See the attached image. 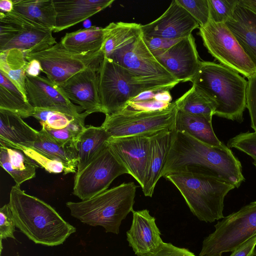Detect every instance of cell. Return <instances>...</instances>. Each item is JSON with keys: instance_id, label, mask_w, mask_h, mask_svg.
<instances>
[{"instance_id": "1", "label": "cell", "mask_w": 256, "mask_h": 256, "mask_svg": "<svg viewBox=\"0 0 256 256\" xmlns=\"http://www.w3.org/2000/svg\"><path fill=\"white\" fill-rule=\"evenodd\" d=\"M176 172L212 176L236 188L245 180L241 162L227 146H212L174 130L162 177Z\"/></svg>"}, {"instance_id": "2", "label": "cell", "mask_w": 256, "mask_h": 256, "mask_svg": "<svg viewBox=\"0 0 256 256\" xmlns=\"http://www.w3.org/2000/svg\"><path fill=\"white\" fill-rule=\"evenodd\" d=\"M16 226L35 244L53 246L62 244L76 231L50 204L12 186L8 203Z\"/></svg>"}, {"instance_id": "3", "label": "cell", "mask_w": 256, "mask_h": 256, "mask_svg": "<svg viewBox=\"0 0 256 256\" xmlns=\"http://www.w3.org/2000/svg\"><path fill=\"white\" fill-rule=\"evenodd\" d=\"M191 82L214 105V115L241 123L248 82L237 72L212 62L202 61Z\"/></svg>"}, {"instance_id": "4", "label": "cell", "mask_w": 256, "mask_h": 256, "mask_svg": "<svg viewBox=\"0 0 256 256\" xmlns=\"http://www.w3.org/2000/svg\"><path fill=\"white\" fill-rule=\"evenodd\" d=\"M99 94L103 113L122 110L128 102L148 90H170L180 82L175 78L141 76L104 56L98 71Z\"/></svg>"}, {"instance_id": "5", "label": "cell", "mask_w": 256, "mask_h": 256, "mask_svg": "<svg viewBox=\"0 0 256 256\" xmlns=\"http://www.w3.org/2000/svg\"><path fill=\"white\" fill-rule=\"evenodd\" d=\"M136 188L134 182H123L90 199L68 202L66 206L71 216L82 223L118 234L122 221L134 210Z\"/></svg>"}, {"instance_id": "6", "label": "cell", "mask_w": 256, "mask_h": 256, "mask_svg": "<svg viewBox=\"0 0 256 256\" xmlns=\"http://www.w3.org/2000/svg\"><path fill=\"white\" fill-rule=\"evenodd\" d=\"M164 178L178 188L192 214L206 222L224 218V198L236 188L217 178L190 172H173Z\"/></svg>"}, {"instance_id": "7", "label": "cell", "mask_w": 256, "mask_h": 256, "mask_svg": "<svg viewBox=\"0 0 256 256\" xmlns=\"http://www.w3.org/2000/svg\"><path fill=\"white\" fill-rule=\"evenodd\" d=\"M206 237L199 256H222L256 234V200L224 216Z\"/></svg>"}, {"instance_id": "8", "label": "cell", "mask_w": 256, "mask_h": 256, "mask_svg": "<svg viewBox=\"0 0 256 256\" xmlns=\"http://www.w3.org/2000/svg\"><path fill=\"white\" fill-rule=\"evenodd\" d=\"M178 108L175 102L167 108L150 112L122 110L106 115L101 125L111 137L150 134L174 130Z\"/></svg>"}, {"instance_id": "9", "label": "cell", "mask_w": 256, "mask_h": 256, "mask_svg": "<svg viewBox=\"0 0 256 256\" xmlns=\"http://www.w3.org/2000/svg\"><path fill=\"white\" fill-rule=\"evenodd\" d=\"M52 32L14 10L0 12V52L14 48L24 54L43 50L57 43Z\"/></svg>"}, {"instance_id": "10", "label": "cell", "mask_w": 256, "mask_h": 256, "mask_svg": "<svg viewBox=\"0 0 256 256\" xmlns=\"http://www.w3.org/2000/svg\"><path fill=\"white\" fill-rule=\"evenodd\" d=\"M28 61L36 60L46 77L58 84L66 81L74 74L87 68L99 70L104 54L102 49L86 54L69 51L60 42L43 50L25 54Z\"/></svg>"}, {"instance_id": "11", "label": "cell", "mask_w": 256, "mask_h": 256, "mask_svg": "<svg viewBox=\"0 0 256 256\" xmlns=\"http://www.w3.org/2000/svg\"><path fill=\"white\" fill-rule=\"evenodd\" d=\"M199 29L204 46L220 64L247 78L256 73V66L224 23L210 20Z\"/></svg>"}, {"instance_id": "12", "label": "cell", "mask_w": 256, "mask_h": 256, "mask_svg": "<svg viewBox=\"0 0 256 256\" xmlns=\"http://www.w3.org/2000/svg\"><path fill=\"white\" fill-rule=\"evenodd\" d=\"M128 174L108 146L74 176L73 194L85 200L108 189L118 176Z\"/></svg>"}, {"instance_id": "13", "label": "cell", "mask_w": 256, "mask_h": 256, "mask_svg": "<svg viewBox=\"0 0 256 256\" xmlns=\"http://www.w3.org/2000/svg\"><path fill=\"white\" fill-rule=\"evenodd\" d=\"M156 134L110 137L106 142L111 152L142 188L147 170L152 138Z\"/></svg>"}, {"instance_id": "14", "label": "cell", "mask_w": 256, "mask_h": 256, "mask_svg": "<svg viewBox=\"0 0 256 256\" xmlns=\"http://www.w3.org/2000/svg\"><path fill=\"white\" fill-rule=\"evenodd\" d=\"M106 58L139 76L175 78L149 50L142 32Z\"/></svg>"}, {"instance_id": "15", "label": "cell", "mask_w": 256, "mask_h": 256, "mask_svg": "<svg viewBox=\"0 0 256 256\" xmlns=\"http://www.w3.org/2000/svg\"><path fill=\"white\" fill-rule=\"evenodd\" d=\"M26 89L28 102L34 108L58 110L76 117L85 114L82 107L72 103L60 86L47 77L26 76Z\"/></svg>"}, {"instance_id": "16", "label": "cell", "mask_w": 256, "mask_h": 256, "mask_svg": "<svg viewBox=\"0 0 256 256\" xmlns=\"http://www.w3.org/2000/svg\"><path fill=\"white\" fill-rule=\"evenodd\" d=\"M154 56L180 82H191L197 74L202 62L192 34Z\"/></svg>"}, {"instance_id": "17", "label": "cell", "mask_w": 256, "mask_h": 256, "mask_svg": "<svg viewBox=\"0 0 256 256\" xmlns=\"http://www.w3.org/2000/svg\"><path fill=\"white\" fill-rule=\"evenodd\" d=\"M198 22L176 1L172 0L168 9L152 22L142 25L144 36L170 40L184 38L199 28Z\"/></svg>"}, {"instance_id": "18", "label": "cell", "mask_w": 256, "mask_h": 256, "mask_svg": "<svg viewBox=\"0 0 256 256\" xmlns=\"http://www.w3.org/2000/svg\"><path fill=\"white\" fill-rule=\"evenodd\" d=\"M98 70L87 68L58 84L67 98L89 114L102 112L99 94Z\"/></svg>"}, {"instance_id": "19", "label": "cell", "mask_w": 256, "mask_h": 256, "mask_svg": "<svg viewBox=\"0 0 256 256\" xmlns=\"http://www.w3.org/2000/svg\"><path fill=\"white\" fill-rule=\"evenodd\" d=\"M131 226L126 232V240L134 254L139 256L156 248L163 241L156 218L149 210H133Z\"/></svg>"}, {"instance_id": "20", "label": "cell", "mask_w": 256, "mask_h": 256, "mask_svg": "<svg viewBox=\"0 0 256 256\" xmlns=\"http://www.w3.org/2000/svg\"><path fill=\"white\" fill-rule=\"evenodd\" d=\"M114 0H54L58 32L80 22L110 6Z\"/></svg>"}, {"instance_id": "21", "label": "cell", "mask_w": 256, "mask_h": 256, "mask_svg": "<svg viewBox=\"0 0 256 256\" xmlns=\"http://www.w3.org/2000/svg\"><path fill=\"white\" fill-rule=\"evenodd\" d=\"M225 24L256 68V14L238 3Z\"/></svg>"}, {"instance_id": "22", "label": "cell", "mask_w": 256, "mask_h": 256, "mask_svg": "<svg viewBox=\"0 0 256 256\" xmlns=\"http://www.w3.org/2000/svg\"><path fill=\"white\" fill-rule=\"evenodd\" d=\"M174 131L161 132L155 134L152 138L147 170L142 188L146 196H152L156 186L162 178Z\"/></svg>"}, {"instance_id": "23", "label": "cell", "mask_w": 256, "mask_h": 256, "mask_svg": "<svg viewBox=\"0 0 256 256\" xmlns=\"http://www.w3.org/2000/svg\"><path fill=\"white\" fill-rule=\"evenodd\" d=\"M38 132L19 115L0 109V145L14 148L20 146L32 147Z\"/></svg>"}, {"instance_id": "24", "label": "cell", "mask_w": 256, "mask_h": 256, "mask_svg": "<svg viewBox=\"0 0 256 256\" xmlns=\"http://www.w3.org/2000/svg\"><path fill=\"white\" fill-rule=\"evenodd\" d=\"M110 135L101 126H86L76 140L78 165L76 172H81L106 147Z\"/></svg>"}, {"instance_id": "25", "label": "cell", "mask_w": 256, "mask_h": 256, "mask_svg": "<svg viewBox=\"0 0 256 256\" xmlns=\"http://www.w3.org/2000/svg\"><path fill=\"white\" fill-rule=\"evenodd\" d=\"M174 130L184 132L212 146L222 148L226 146L216 136L212 126V119L204 116L192 115L178 110Z\"/></svg>"}, {"instance_id": "26", "label": "cell", "mask_w": 256, "mask_h": 256, "mask_svg": "<svg viewBox=\"0 0 256 256\" xmlns=\"http://www.w3.org/2000/svg\"><path fill=\"white\" fill-rule=\"evenodd\" d=\"M0 165L20 186L36 176L38 166L22 150L0 145Z\"/></svg>"}, {"instance_id": "27", "label": "cell", "mask_w": 256, "mask_h": 256, "mask_svg": "<svg viewBox=\"0 0 256 256\" xmlns=\"http://www.w3.org/2000/svg\"><path fill=\"white\" fill-rule=\"evenodd\" d=\"M34 148L48 156L62 162L66 168V174L76 172V145H63L56 141L42 128L38 131Z\"/></svg>"}, {"instance_id": "28", "label": "cell", "mask_w": 256, "mask_h": 256, "mask_svg": "<svg viewBox=\"0 0 256 256\" xmlns=\"http://www.w3.org/2000/svg\"><path fill=\"white\" fill-rule=\"evenodd\" d=\"M104 37V28L91 26L66 33L60 42L69 51L86 54L101 50Z\"/></svg>"}, {"instance_id": "29", "label": "cell", "mask_w": 256, "mask_h": 256, "mask_svg": "<svg viewBox=\"0 0 256 256\" xmlns=\"http://www.w3.org/2000/svg\"><path fill=\"white\" fill-rule=\"evenodd\" d=\"M28 63L21 50L14 48L0 52V72L16 86L26 102V80Z\"/></svg>"}, {"instance_id": "30", "label": "cell", "mask_w": 256, "mask_h": 256, "mask_svg": "<svg viewBox=\"0 0 256 256\" xmlns=\"http://www.w3.org/2000/svg\"><path fill=\"white\" fill-rule=\"evenodd\" d=\"M14 10L32 22L54 30L56 12L54 0H13Z\"/></svg>"}, {"instance_id": "31", "label": "cell", "mask_w": 256, "mask_h": 256, "mask_svg": "<svg viewBox=\"0 0 256 256\" xmlns=\"http://www.w3.org/2000/svg\"><path fill=\"white\" fill-rule=\"evenodd\" d=\"M88 115L89 114L85 112L83 116L76 117L58 110L34 108L32 116L46 130L80 133L86 127L84 120Z\"/></svg>"}, {"instance_id": "32", "label": "cell", "mask_w": 256, "mask_h": 256, "mask_svg": "<svg viewBox=\"0 0 256 256\" xmlns=\"http://www.w3.org/2000/svg\"><path fill=\"white\" fill-rule=\"evenodd\" d=\"M142 24L134 22H111L104 28L105 37L102 48L104 56L123 46L142 32Z\"/></svg>"}, {"instance_id": "33", "label": "cell", "mask_w": 256, "mask_h": 256, "mask_svg": "<svg viewBox=\"0 0 256 256\" xmlns=\"http://www.w3.org/2000/svg\"><path fill=\"white\" fill-rule=\"evenodd\" d=\"M174 102L178 110L188 114L210 119L214 115V104L194 86Z\"/></svg>"}, {"instance_id": "34", "label": "cell", "mask_w": 256, "mask_h": 256, "mask_svg": "<svg viewBox=\"0 0 256 256\" xmlns=\"http://www.w3.org/2000/svg\"><path fill=\"white\" fill-rule=\"evenodd\" d=\"M0 109L14 112L22 118L32 116L34 108L20 92H12L0 86Z\"/></svg>"}, {"instance_id": "35", "label": "cell", "mask_w": 256, "mask_h": 256, "mask_svg": "<svg viewBox=\"0 0 256 256\" xmlns=\"http://www.w3.org/2000/svg\"><path fill=\"white\" fill-rule=\"evenodd\" d=\"M15 148L22 150L29 158L38 166L44 168L50 173L66 174V168L60 162L38 151L33 147L18 146Z\"/></svg>"}, {"instance_id": "36", "label": "cell", "mask_w": 256, "mask_h": 256, "mask_svg": "<svg viewBox=\"0 0 256 256\" xmlns=\"http://www.w3.org/2000/svg\"><path fill=\"white\" fill-rule=\"evenodd\" d=\"M210 20L216 23H226L232 16L239 0H208Z\"/></svg>"}, {"instance_id": "37", "label": "cell", "mask_w": 256, "mask_h": 256, "mask_svg": "<svg viewBox=\"0 0 256 256\" xmlns=\"http://www.w3.org/2000/svg\"><path fill=\"white\" fill-rule=\"evenodd\" d=\"M226 146L250 156L254 160L252 163L256 164V132H240L230 138Z\"/></svg>"}, {"instance_id": "38", "label": "cell", "mask_w": 256, "mask_h": 256, "mask_svg": "<svg viewBox=\"0 0 256 256\" xmlns=\"http://www.w3.org/2000/svg\"><path fill=\"white\" fill-rule=\"evenodd\" d=\"M200 26H205L210 21V11L208 0H176Z\"/></svg>"}, {"instance_id": "39", "label": "cell", "mask_w": 256, "mask_h": 256, "mask_svg": "<svg viewBox=\"0 0 256 256\" xmlns=\"http://www.w3.org/2000/svg\"><path fill=\"white\" fill-rule=\"evenodd\" d=\"M171 103L168 104L159 100L156 94L154 97L133 98L127 102L123 110L137 112L155 111L165 109Z\"/></svg>"}, {"instance_id": "40", "label": "cell", "mask_w": 256, "mask_h": 256, "mask_svg": "<svg viewBox=\"0 0 256 256\" xmlns=\"http://www.w3.org/2000/svg\"><path fill=\"white\" fill-rule=\"evenodd\" d=\"M16 226L14 219L10 206L8 204H6L0 208V239H16L14 236Z\"/></svg>"}, {"instance_id": "41", "label": "cell", "mask_w": 256, "mask_h": 256, "mask_svg": "<svg viewBox=\"0 0 256 256\" xmlns=\"http://www.w3.org/2000/svg\"><path fill=\"white\" fill-rule=\"evenodd\" d=\"M136 256H196L186 248L162 242L156 248L146 254Z\"/></svg>"}, {"instance_id": "42", "label": "cell", "mask_w": 256, "mask_h": 256, "mask_svg": "<svg viewBox=\"0 0 256 256\" xmlns=\"http://www.w3.org/2000/svg\"><path fill=\"white\" fill-rule=\"evenodd\" d=\"M248 79L246 108L249 112L251 127L256 132V73Z\"/></svg>"}, {"instance_id": "43", "label": "cell", "mask_w": 256, "mask_h": 256, "mask_svg": "<svg viewBox=\"0 0 256 256\" xmlns=\"http://www.w3.org/2000/svg\"><path fill=\"white\" fill-rule=\"evenodd\" d=\"M143 38L146 46L154 56L168 49L182 39L170 40L160 37L144 36Z\"/></svg>"}, {"instance_id": "44", "label": "cell", "mask_w": 256, "mask_h": 256, "mask_svg": "<svg viewBox=\"0 0 256 256\" xmlns=\"http://www.w3.org/2000/svg\"><path fill=\"white\" fill-rule=\"evenodd\" d=\"M256 234L232 252L230 256H255Z\"/></svg>"}, {"instance_id": "45", "label": "cell", "mask_w": 256, "mask_h": 256, "mask_svg": "<svg viewBox=\"0 0 256 256\" xmlns=\"http://www.w3.org/2000/svg\"><path fill=\"white\" fill-rule=\"evenodd\" d=\"M28 62V65L26 69V76L31 77L39 76L40 72H42V68L40 62L36 60H31Z\"/></svg>"}, {"instance_id": "46", "label": "cell", "mask_w": 256, "mask_h": 256, "mask_svg": "<svg viewBox=\"0 0 256 256\" xmlns=\"http://www.w3.org/2000/svg\"><path fill=\"white\" fill-rule=\"evenodd\" d=\"M0 12L3 13H8L14 10V2L12 0H0Z\"/></svg>"}, {"instance_id": "47", "label": "cell", "mask_w": 256, "mask_h": 256, "mask_svg": "<svg viewBox=\"0 0 256 256\" xmlns=\"http://www.w3.org/2000/svg\"><path fill=\"white\" fill-rule=\"evenodd\" d=\"M238 3L256 14V0H239Z\"/></svg>"}, {"instance_id": "48", "label": "cell", "mask_w": 256, "mask_h": 256, "mask_svg": "<svg viewBox=\"0 0 256 256\" xmlns=\"http://www.w3.org/2000/svg\"><path fill=\"white\" fill-rule=\"evenodd\" d=\"M252 164L255 166V167L256 168V164H254V163H252Z\"/></svg>"}, {"instance_id": "49", "label": "cell", "mask_w": 256, "mask_h": 256, "mask_svg": "<svg viewBox=\"0 0 256 256\" xmlns=\"http://www.w3.org/2000/svg\"><path fill=\"white\" fill-rule=\"evenodd\" d=\"M255 256H256V254Z\"/></svg>"}]
</instances>
